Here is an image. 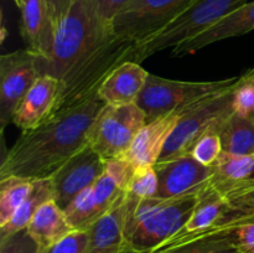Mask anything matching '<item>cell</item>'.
I'll use <instances>...</instances> for the list:
<instances>
[{
	"instance_id": "obj_1",
	"label": "cell",
	"mask_w": 254,
	"mask_h": 253,
	"mask_svg": "<svg viewBox=\"0 0 254 253\" xmlns=\"http://www.w3.org/2000/svg\"><path fill=\"white\" fill-rule=\"evenodd\" d=\"M106 106L96 94L54 114L37 128L21 131L14 145L2 155L0 179L51 178L68 159L88 145L92 126Z\"/></svg>"
},
{
	"instance_id": "obj_2",
	"label": "cell",
	"mask_w": 254,
	"mask_h": 253,
	"mask_svg": "<svg viewBox=\"0 0 254 253\" xmlns=\"http://www.w3.org/2000/svg\"><path fill=\"white\" fill-rule=\"evenodd\" d=\"M198 192L173 198H139L128 193L126 248L128 253H153L178 235L190 218Z\"/></svg>"
},
{
	"instance_id": "obj_3",
	"label": "cell",
	"mask_w": 254,
	"mask_h": 253,
	"mask_svg": "<svg viewBox=\"0 0 254 253\" xmlns=\"http://www.w3.org/2000/svg\"><path fill=\"white\" fill-rule=\"evenodd\" d=\"M112 34V26L102 21L89 0H73L55 30L50 55L40 56L41 73L61 81L74 64L88 56Z\"/></svg>"
},
{
	"instance_id": "obj_4",
	"label": "cell",
	"mask_w": 254,
	"mask_h": 253,
	"mask_svg": "<svg viewBox=\"0 0 254 253\" xmlns=\"http://www.w3.org/2000/svg\"><path fill=\"white\" fill-rule=\"evenodd\" d=\"M135 49V42L119 39L113 32L60 81L52 116L98 94L99 87L114 68L126 61H134Z\"/></svg>"
},
{
	"instance_id": "obj_5",
	"label": "cell",
	"mask_w": 254,
	"mask_h": 253,
	"mask_svg": "<svg viewBox=\"0 0 254 253\" xmlns=\"http://www.w3.org/2000/svg\"><path fill=\"white\" fill-rule=\"evenodd\" d=\"M240 77L221 81H176L149 73L136 104L150 122L175 111L186 109L208 97L228 91L237 86Z\"/></svg>"
},
{
	"instance_id": "obj_6",
	"label": "cell",
	"mask_w": 254,
	"mask_h": 253,
	"mask_svg": "<svg viewBox=\"0 0 254 253\" xmlns=\"http://www.w3.org/2000/svg\"><path fill=\"white\" fill-rule=\"evenodd\" d=\"M247 0H197L163 31L136 45L134 61L143 62L156 52L176 47L205 32Z\"/></svg>"
},
{
	"instance_id": "obj_7",
	"label": "cell",
	"mask_w": 254,
	"mask_h": 253,
	"mask_svg": "<svg viewBox=\"0 0 254 253\" xmlns=\"http://www.w3.org/2000/svg\"><path fill=\"white\" fill-rule=\"evenodd\" d=\"M235 88L236 87H233L222 93L208 97L186 108L181 114L176 128L169 136L158 163H165L189 155L196 141L206 131L213 126H221L235 112L232 106Z\"/></svg>"
},
{
	"instance_id": "obj_8",
	"label": "cell",
	"mask_w": 254,
	"mask_h": 253,
	"mask_svg": "<svg viewBox=\"0 0 254 253\" xmlns=\"http://www.w3.org/2000/svg\"><path fill=\"white\" fill-rule=\"evenodd\" d=\"M197 0H130L112 20L119 39L136 45L163 31Z\"/></svg>"
},
{
	"instance_id": "obj_9",
	"label": "cell",
	"mask_w": 254,
	"mask_h": 253,
	"mask_svg": "<svg viewBox=\"0 0 254 253\" xmlns=\"http://www.w3.org/2000/svg\"><path fill=\"white\" fill-rule=\"evenodd\" d=\"M148 123L136 102L123 106H106L89 133L88 145L104 160L126 156L138 131Z\"/></svg>"
},
{
	"instance_id": "obj_10",
	"label": "cell",
	"mask_w": 254,
	"mask_h": 253,
	"mask_svg": "<svg viewBox=\"0 0 254 253\" xmlns=\"http://www.w3.org/2000/svg\"><path fill=\"white\" fill-rule=\"evenodd\" d=\"M42 76L40 55L20 49L0 57V126L1 133L14 118L17 106Z\"/></svg>"
},
{
	"instance_id": "obj_11",
	"label": "cell",
	"mask_w": 254,
	"mask_h": 253,
	"mask_svg": "<svg viewBox=\"0 0 254 253\" xmlns=\"http://www.w3.org/2000/svg\"><path fill=\"white\" fill-rule=\"evenodd\" d=\"M104 173V159L89 145L74 154L50 178L54 200L61 208L84 189L91 188Z\"/></svg>"
},
{
	"instance_id": "obj_12",
	"label": "cell",
	"mask_w": 254,
	"mask_h": 253,
	"mask_svg": "<svg viewBox=\"0 0 254 253\" xmlns=\"http://www.w3.org/2000/svg\"><path fill=\"white\" fill-rule=\"evenodd\" d=\"M158 174L156 197L173 198L200 192L213 179V166L198 163L192 155H184L154 165Z\"/></svg>"
},
{
	"instance_id": "obj_13",
	"label": "cell",
	"mask_w": 254,
	"mask_h": 253,
	"mask_svg": "<svg viewBox=\"0 0 254 253\" xmlns=\"http://www.w3.org/2000/svg\"><path fill=\"white\" fill-rule=\"evenodd\" d=\"M251 213L254 212L233 207L223 193L210 183L198 192L195 208L185 227L178 235L205 232Z\"/></svg>"
},
{
	"instance_id": "obj_14",
	"label": "cell",
	"mask_w": 254,
	"mask_h": 253,
	"mask_svg": "<svg viewBox=\"0 0 254 253\" xmlns=\"http://www.w3.org/2000/svg\"><path fill=\"white\" fill-rule=\"evenodd\" d=\"M59 92V78L50 74L40 76L17 106L12 123L21 131L41 126L54 113Z\"/></svg>"
},
{
	"instance_id": "obj_15",
	"label": "cell",
	"mask_w": 254,
	"mask_h": 253,
	"mask_svg": "<svg viewBox=\"0 0 254 253\" xmlns=\"http://www.w3.org/2000/svg\"><path fill=\"white\" fill-rule=\"evenodd\" d=\"M253 216L254 213L245 216L205 232L176 235L153 253H241L232 232L241 222Z\"/></svg>"
},
{
	"instance_id": "obj_16",
	"label": "cell",
	"mask_w": 254,
	"mask_h": 253,
	"mask_svg": "<svg viewBox=\"0 0 254 253\" xmlns=\"http://www.w3.org/2000/svg\"><path fill=\"white\" fill-rule=\"evenodd\" d=\"M184 111L185 109L171 112L148 122L138 131L128 153L126 154V158H128L136 168L155 165Z\"/></svg>"
},
{
	"instance_id": "obj_17",
	"label": "cell",
	"mask_w": 254,
	"mask_h": 253,
	"mask_svg": "<svg viewBox=\"0 0 254 253\" xmlns=\"http://www.w3.org/2000/svg\"><path fill=\"white\" fill-rule=\"evenodd\" d=\"M252 30H254V1L241 5L238 9L223 17L221 21L206 30L205 32L174 47L171 56L184 57L188 55H193L208 45L231 37L242 36Z\"/></svg>"
},
{
	"instance_id": "obj_18",
	"label": "cell",
	"mask_w": 254,
	"mask_h": 253,
	"mask_svg": "<svg viewBox=\"0 0 254 253\" xmlns=\"http://www.w3.org/2000/svg\"><path fill=\"white\" fill-rule=\"evenodd\" d=\"M21 15L20 32L26 49L47 57L52 50L55 26L46 0H15Z\"/></svg>"
},
{
	"instance_id": "obj_19",
	"label": "cell",
	"mask_w": 254,
	"mask_h": 253,
	"mask_svg": "<svg viewBox=\"0 0 254 253\" xmlns=\"http://www.w3.org/2000/svg\"><path fill=\"white\" fill-rule=\"evenodd\" d=\"M127 208L128 192L87 231L86 253H128L126 248Z\"/></svg>"
},
{
	"instance_id": "obj_20",
	"label": "cell",
	"mask_w": 254,
	"mask_h": 253,
	"mask_svg": "<svg viewBox=\"0 0 254 253\" xmlns=\"http://www.w3.org/2000/svg\"><path fill=\"white\" fill-rule=\"evenodd\" d=\"M149 72L136 61H126L109 73L98 89V97L107 106L134 103L143 91Z\"/></svg>"
},
{
	"instance_id": "obj_21",
	"label": "cell",
	"mask_w": 254,
	"mask_h": 253,
	"mask_svg": "<svg viewBox=\"0 0 254 253\" xmlns=\"http://www.w3.org/2000/svg\"><path fill=\"white\" fill-rule=\"evenodd\" d=\"M27 231L44 251L56 245L74 230L69 225L64 208L52 198L40 206L30 221Z\"/></svg>"
},
{
	"instance_id": "obj_22",
	"label": "cell",
	"mask_w": 254,
	"mask_h": 253,
	"mask_svg": "<svg viewBox=\"0 0 254 253\" xmlns=\"http://www.w3.org/2000/svg\"><path fill=\"white\" fill-rule=\"evenodd\" d=\"M222 150L235 155H254V118L233 112L220 128Z\"/></svg>"
},
{
	"instance_id": "obj_23",
	"label": "cell",
	"mask_w": 254,
	"mask_h": 253,
	"mask_svg": "<svg viewBox=\"0 0 254 253\" xmlns=\"http://www.w3.org/2000/svg\"><path fill=\"white\" fill-rule=\"evenodd\" d=\"M52 198H54V192H52L51 180L50 179L35 180L34 189H32L29 197L17 208V211L10 218L9 222L0 227V240L27 228L30 221L32 220L40 206L46 201L52 200Z\"/></svg>"
},
{
	"instance_id": "obj_24",
	"label": "cell",
	"mask_w": 254,
	"mask_h": 253,
	"mask_svg": "<svg viewBox=\"0 0 254 253\" xmlns=\"http://www.w3.org/2000/svg\"><path fill=\"white\" fill-rule=\"evenodd\" d=\"M35 180L9 176L0 179V227L6 225L17 208L29 197Z\"/></svg>"
},
{
	"instance_id": "obj_25",
	"label": "cell",
	"mask_w": 254,
	"mask_h": 253,
	"mask_svg": "<svg viewBox=\"0 0 254 253\" xmlns=\"http://www.w3.org/2000/svg\"><path fill=\"white\" fill-rule=\"evenodd\" d=\"M212 166V181L236 183L254 178V155H235L222 151Z\"/></svg>"
},
{
	"instance_id": "obj_26",
	"label": "cell",
	"mask_w": 254,
	"mask_h": 253,
	"mask_svg": "<svg viewBox=\"0 0 254 253\" xmlns=\"http://www.w3.org/2000/svg\"><path fill=\"white\" fill-rule=\"evenodd\" d=\"M64 211L74 231H88L89 227L101 217L97 210L92 186L81 191Z\"/></svg>"
},
{
	"instance_id": "obj_27",
	"label": "cell",
	"mask_w": 254,
	"mask_h": 253,
	"mask_svg": "<svg viewBox=\"0 0 254 253\" xmlns=\"http://www.w3.org/2000/svg\"><path fill=\"white\" fill-rule=\"evenodd\" d=\"M233 207L254 212V178L236 183L211 181Z\"/></svg>"
},
{
	"instance_id": "obj_28",
	"label": "cell",
	"mask_w": 254,
	"mask_h": 253,
	"mask_svg": "<svg viewBox=\"0 0 254 253\" xmlns=\"http://www.w3.org/2000/svg\"><path fill=\"white\" fill-rule=\"evenodd\" d=\"M221 126L211 128L195 143L190 155H192L198 163L206 166H212L217 161L218 156L223 151L220 136Z\"/></svg>"
},
{
	"instance_id": "obj_29",
	"label": "cell",
	"mask_w": 254,
	"mask_h": 253,
	"mask_svg": "<svg viewBox=\"0 0 254 253\" xmlns=\"http://www.w3.org/2000/svg\"><path fill=\"white\" fill-rule=\"evenodd\" d=\"M92 189H93L97 210L101 216L108 212L127 193L126 191L119 189L117 184L106 173H103L97 179L96 183L92 185Z\"/></svg>"
},
{
	"instance_id": "obj_30",
	"label": "cell",
	"mask_w": 254,
	"mask_h": 253,
	"mask_svg": "<svg viewBox=\"0 0 254 253\" xmlns=\"http://www.w3.org/2000/svg\"><path fill=\"white\" fill-rule=\"evenodd\" d=\"M159 189L158 174L154 166H138L129 186L128 193L139 198L156 197Z\"/></svg>"
},
{
	"instance_id": "obj_31",
	"label": "cell",
	"mask_w": 254,
	"mask_h": 253,
	"mask_svg": "<svg viewBox=\"0 0 254 253\" xmlns=\"http://www.w3.org/2000/svg\"><path fill=\"white\" fill-rule=\"evenodd\" d=\"M135 170L136 166L126 156L104 160V173L126 192H128Z\"/></svg>"
},
{
	"instance_id": "obj_32",
	"label": "cell",
	"mask_w": 254,
	"mask_h": 253,
	"mask_svg": "<svg viewBox=\"0 0 254 253\" xmlns=\"http://www.w3.org/2000/svg\"><path fill=\"white\" fill-rule=\"evenodd\" d=\"M0 253H42V248L25 228L1 238Z\"/></svg>"
},
{
	"instance_id": "obj_33",
	"label": "cell",
	"mask_w": 254,
	"mask_h": 253,
	"mask_svg": "<svg viewBox=\"0 0 254 253\" xmlns=\"http://www.w3.org/2000/svg\"><path fill=\"white\" fill-rule=\"evenodd\" d=\"M88 246L87 231H73L60 242L42 251V253H86Z\"/></svg>"
},
{
	"instance_id": "obj_34",
	"label": "cell",
	"mask_w": 254,
	"mask_h": 253,
	"mask_svg": "<svg viewBox=\"0 0 254 253\" xmlns=\"http://www.w3.org/2000/svg\"><path fill=\"white\" fill-rule=\"evenodd\" d=\"M233 111L242 116H252L254 113V86L241 83L236 86L232 99Z\"/></svg>"
},
{
	"instance_id": "obj_35",
	"label": "cell",
	"mask_w": 254,
	"mask_h": 253,
	"mask_svg": "<svg viewBox=\"0 0 254 253\" xmlns=\"http://www.w3.org/2000/svg\"><path fill=\"white\" fill-rule=\"evenodd\" d=\"M232 237L241 253H254V216L241 222L233 230Z\"/></svg>"
},
{
	"instance_id": "obj_36",
	"label": "cell",
	"mask_w": 254,
	"mask_h": 253,
	"mask_svg": "<svg viewBox=\"0 0 254 253\" xmlns=\"http://www.w3.org/2000/svg\"><path fill=\"white\" fill-rule=\"evenodd\" d=\"M72 1H73V0H46L50 16H51L55 30H56L57 25L60 24V21L64 19V15L67 14Z\"/></svg>"
},
{
	"instance_id": "obj_37",
	"label": "cell",
	"mask_w": 254,
	"mask_h": 253,
	"mask_svg": "<svg viewBox=\"0 0 254 253\" xmlns=\"http://www.w3.org/2000/svg\"><path fill=\"white\" fill-rule=\"evenodd\" d=\"M240 77H241V83L252 84V86H254V67Z\"/></svg>"
},
{
	"instance_id": "obj_38",
	"label": "cell",
	"mask_w": 254,
	"mask_h": 253,
	"mask_svg": "<svg viewBox=\"0 0 254 253\" xmlns=\"http://www.w3.org/2000/svg\"><path fill=\"white\" fill-rule=\"evenodd\" d=\"M252 117H253V118H254V113H253V114H252Z\"/></svg>"
}]
</instances>
